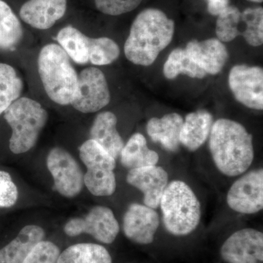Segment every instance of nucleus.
<instances>
[{"label":"nucleus","mask_w":263,"mask_h":263,"mask_svg":"<svg viewBox=\"0 0 263 263\" xmlns=\"http://www.w3.org/2000/svg\"><path fill=\"white\" fill-rule=\"evenodd\" d=\"M160 223V216L155 209L141 204L132 203L123 218V230L131 241L148 245L155 240Z\"/></svg>","instance_id":"obj_14"},{"label":"nucleus","mask_w":263,"mask_h":263,"mask_svg":"<svg viewBox=\"0 0 263 263\" xmlns=\"http://www.w3.org/2000/svg\"><path fill=\"white\" fill-rule=\"evenodd\" d=\"M97 8L104 14L119 15L129 13L141 4L142 0H94Z\"/></svg>","instance_id":"obj_30"},{"label":"nucleus","mask_w":263,"mask_h":263,"mask_svg":"<svg viewBox=\"0 0 263 263\" xmlns=\"http://www.w3.org/2000/svg\"><path fill=\"white\" fill-rule=\"evenodd\" d=\"M209 148L216 167L224 176L245 174L254 160L253 138L240 123L219 119L213 124Z\"/></svg>","instance_id":"obj_1"},{"label":"nucleus","mask_w":263,"mask_h":263,"mask_svg":"<svg viewBox=\"0 0 263 263\" xmlns=\"http://www.w3.org/2000/svg\"><path fill=\"white\" fill-rule=\"evenodd\" d=\"M45 235L41 227H24L16 238L0 250V263H23L34 247L44 239Z\"/></svg>","instance_id":"obj_20"},{"label":"nucleus","mask_w":263,"mask_h":263,"mask_svg":"<svg viewBox=\"0 0 263 263\" xmlns=\"http://www.w3.org/2000/svg\"><path fill=\"white\" fill-rule=\"evenodd\" d=\"M167 79H174L181 74L194 79H202L206 72L195 63L185 48H178L170 53L163 67Z\"/></svg>","instance_id":"obj_25"},{"label":"nucleus","mask_w":263,"mask_h":263,"mask_svg":"<svg viewBox=\"0 0 263 263\" xmlns=\"http://www.w3.org/2000/svg\"><path fill=\"white\" fill-rule=\"evenodd\" d=\"M18 190L9 173L0 171V208H10L16 203Z\"/></svg>","instance_id":"obj_31"},{"label":"nucleus","mask_w":263,"mask_h":263,"mask_svg":"<svg viewBox=\"0 0 263 263\" xmlns=\"http://www.w3.org/2000/svg\"><path fill=\"white\" fill-rule=\"evenodd\" d=\"M57 263H112V257L103 246L78 243L60 253Z\"/></svg>","instance_id":"obj_23"},{"label":"nucleus","mask_w":263,"mask_h":263,"mask_svg":"<svg viewBox=\"0 0 263 263\" xmlns=\"http://www.w3.org/2000/svg\"><path fill=\"white\" fill-rule=\"evenodd\" d=\"M117 119L110 111L97 116L90 129V139L96 141L115 160L120 156L124 141L117 129Z\"/></svg>","instance_id":"obj_18"},{"label":"nucleus","mask_w":263,"mask_h":263,"mask_svg":"<svg viewBox=\"0 0 263 263\" xmlns=\"http://www.w3.org/2000/svg\"><path fill=\"white\" fill-rule=\"evenodd\" d=\"M164 228L171 234L185 236L196 230L201 219V205L192 188L179 180L171 181L161 197Z\"/></svg>","instance_id":"obj_4"},{"label":"nucleus","mask_w":263,"mask_h":263,"mask_svg":"<svg viewBox=\"0 0 263 263\" xmlns=\"http://www.w3.org/2000/svg\"><path fill=\"white\" fill-rule=\"evenodd\" d=\"M67 0H29L20 10L25 23L38 29H48L65 15Z\"/></svg>","instance_id":"obj_17"},{"label":"nucleus","mask_w":263,"mask_h":263,"mask_svg":"<svg viewBox=\"0 0 263 263\" xmlns=\"http://www.w3.org/2000/svg\"><path fill=\"white\" fill-rule=\"evenodd\" d=\"M216 34L221 42H230L242 36L250 46H261L263 43L262 8H247L241 12L236 7L229 5L218 15Z\"/></svg>","instance_id":"obj_7"},{"label":"nucleus","mask_w":263,"mask_h":263,"mask_svg":"<svg viewBox=\"0 0 263 263\" xmlns=\"http://www.w3.org/2000/svg\"><path fill=\"white\" fill-rule=\"evenodd\" d=\"M89 38L72 26L61 29L57 37L62 49L79 65L89 62Z\"/></svg>","instance_id":"obj_24"},{"label":"nucleus","mask_w":263,"mask_h":263,"mask_svg":"<svg viewBox=\"0 0 263 263\" xmlns=\"http://www.w3.org/2000/svg\"><path fill=\"white\" fill-rule=\"evenodd\" d=\"M60 254L56 245L42 240L34 247L23 263H57Z\"/></svg>","instance_id":"obj_29"},{"label":"nucleus","mask_w":263,"mask_h":263,"mask_svg":"<svg viewBox=\"0 0 263 263\" xmlns=\"http://www.w3.org/2000/svg\"><path fill=\"white\" fill-rule=\"evenodd\" d=\"M38 72L46 94L59 105H70L75 98L79 76L61 46L51 43L41 49Z\"/></svg>","instance_id":"obj_3"},{"label":"nucleus","mask_w":263,"mask_h":263,"mask_svg":"<svg viewBox=\"0 0 263 263\" xmlns=\"http://www.w3.org/2000/svg\"><path fill=\"white\" fill-rule=\"evenodd\" d=\"M248 1L252 2V3H262L263 0H248Z\"/></svg>","instance_id":"obj_33"},{"label":"nucleus","mask_w":263,"mask_h":263,"mask_svg":"<svg viewBox=\"0 0 263 263\" xmlns=\"http://www.w3.org/2000/svg\"><path fill=\"white\" fill-rule=\"evenodd\" d=\"M220 255L227 263L262 262V232L253 228L235 232L221 246Z\"/></svg>","instance_id":"obj_13"},{"label":"nucleus","mask_w":263,"mask_h":263,"mask_svg":"<svg viewBox=\"0 0 263 263\" xmlns=\"http://www.w3.org/2000/svg\"><path fill=\"white\" fill-rule=\"evenodd\" d=\"M120 54L115 41L108 37L89 38V62L95 65H110Z\"/></svg>","instance_id":"obj_28"},{"label":"nucleus","mask_w":263,"mask_h":263,"mask_svg":"<svg viewBox=\"0 0 263 263\" xmlns=\"http://www.w3.org/2000/svg\"><path fill=\"white\" fill-rule=\"evenodd\" d=\"M79 155L87 169L84 175V182L90 193L97 197L113 195L117 189L115 159L91 139L81 145Z\"/></svg>","instance_id":"obj_6"},{"label":"nucleus","mask_w":263,"mask_h":263,"mask_svg":"<svg viewBox=\"0 0 263 263\" xmlns=\"http://www.w3.org/2000/svg\"><path fill=\"white\" fill-rule=\"evenodd\" d=\"M183 123L182 117L176 113L166 114L162 118H152L147 124V133L152 141L160 143L166 150L176 152L179 148Z\"/></svg>","instance_id":"obj_19"},{"label":"nucleus","mask_w":263,"mask_h":263,"mask_svg":"<svg viewBox=\"0 0 263 263\" xmlns=\"http://www.w3.org/2000/svg\"><path fill=\"white\" fill-rule=\"evenodd\" d=\"M46 164L57 193L67 198H73L81 193L84 174L73 156L64 148L55 147L48 153Z\"/></svg>","instance_id":"obj_8"},{"label":"nucleus","mask_w":263,"mask_h":263,"mask_svg":"<svg viewBox=\"0 0 263 263\" xmlns=\"http://www.w3.org/2000/svg\"><path fill=\"white\" fill-rule=\"evenodd\" d=\"M110 100V91L103 72L95 67L81 71L77 92L70 105L81 113L91 114L105 108Z\"/></svg>","instance_id":"obj_10"},{"label":"nucleus","mask_w":263,"mask_h":263,"mask_svg":"<svg viewBox=\"0 0 263 263\" xmlns=\"http://www.w3.org/2000/svg\"><path fill=\"white\" fill-rule=\"evenodd\" d=\"M65 234L70 237L86 233L106 245L113 243L119 233V224L113 211L97 205L83 217L70 219L64 227Z\"/></svg>","instance_id":"obj_9"},{"label":"nucleus","mask_w":263,"mask_h":263,"mask_svg":"<svg viewBox=\"0 0 263 263\" xmlns=\"http://www.w3.org/2000/svg\"><path fill=\"white\" fill-rule=\"evenodd\" d=\"M120 158L122 165L129 170L156 165L160 160L158 154L147 146L146 138L141 133L129 138L123 147Z\"/></svg>","instance_id":"obj_22"},{"label":"nucleus","mask_w":263,"mask_h":263,"mask_svg":"<svg viewBox=\"0 0 263 263\" xmlns=\"http://www.w3.org/2000/svg\"><path fill=\"white\" fill-rule=\"evenodd\" d=\"M229 86L235 98L247 108L263 109L262 67L235 65L230 71Z\"/></svg>","instance_id":"obj_12"},{"label":"nucleus","mask_w":263,"mask_h":263,"mask_svg":"<svg viewBox=\"0 0 263 263\" xmlns=\"http://www.w3.org/2000/svg\"><path fill=\"white\" fill-rule=\"evenodd\" d=\"M127 182L143 194L145 205L156 209L160 206L161 197L168 184V174L157 165L129 170Z\"/></svg>","instance_id":"obj_15"},{"label":"nucleus","mask_w":263,"mask_h":263,"mask_svg":"<svg viewBox=\"0 0 263 263\" xmlns=\"http://www.w3.org/2000/svg\"><path fill=\"white\" fill-rule=\"evenodd\" d=\"M185 49L200 68L211 75L220 72L228 60V50L217 38L190 41Z\"/></svg>","instance_id":"obj_16"},{"label":"nucleus","mask_w":263,"mask_h":263,"mask_svg":"<svg viewBox=\"0 0 263 263\" xmlns=\"http://www.w3.org/2000/svg\"><path fill=\"white\" fill-rule=\"evenodd\" d=\"M208 11L212 15H219L230 5V0H207Z\"/></svg>","instance_id":"obj_32"},{"label":"nucleus","mask_w":263,"mask_h":263,"mask_svg":"<svg viewBox=\"0 0 263 263\" xmlns=\"http://www.w3.org/2000/svg\"><path fill=\"white\" fill-rule=\"evenodd\" d=\"M227 202L235 212L257 214L263 209V170L249 171L230 186Z\"/></svg>","instance_id":"obj_11"},{"label":"nucleus","mask_w":263,"mask_h":263,"mask_svg":"<svg viewBox=\"0 0 263 263\" xmlns=\"http://www.w3.org/2000/svg\"><path fill=\"white\" fill-rule=\"evenodd\" d=\"M175 25L162 10L148 8L138 15L124 44V53L135 65H152L172 41Z\"/></svg>","instance_id":"obj_2"},{"label":"nucleus","mask_w":263,"mask_h":263,"mask_svg":"<svg viewBox=\"0 0 263 263\" xmlns=\"http://www.w3.org/2000/svg\"><path fill=\"white\" fill-rule=\"evenodd\" d=\"M4 118L12 129L10 149L15 155L26 153L37 143L48 121L46 109L38 102L21 98L5 110Z\"/></svg>","instance_id":"obj_5"},{"label":"nucleus","mask_w":263,"mask_h":263,"mask_svg":"<svg viewBox=\"0 0 263 263\" xmlns=\"http://www.w3.org/2000/svg\"><path fill=\"white\" fill-rule=\"evenodd\" d=\"M213 124L212 115L206 110L189 114L180 132V143L191 152L198 149L207 141Z\"/></svg>","instance_id":"obj_21"},{"label":"nucleus","mask_w":263,"mask_h":263,"mask_svg":"<svg viewBox=\"0 0 263 263\" xmlns=\"http://www.w3.org/2000/svg\"><path fill=\"white\" fill-rule=\"evenodd\" d=\"M23 82L11 66L0 63V115L20 98Z\"/></svg>","instance_id":"obj_27"},{"label":"nucleus","mask_w":263,"mask_h":263,"mask_svg":"<svg viewBox=\"0 0 263 263\" xmlns=\"http://www.w3.org/2000/svg\"><path fill=\"white\" fill-rule=\"evenodd\" d=\"M23 36L18 18L9 5L0 0V49L12 50Z\"/></svg>","instance_id":"obj_26"}]
</instances>
